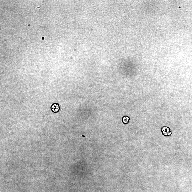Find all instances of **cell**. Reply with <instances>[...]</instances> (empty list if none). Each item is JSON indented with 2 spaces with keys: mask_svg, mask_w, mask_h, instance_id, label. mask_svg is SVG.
Returning a JSON list of instances; mask_svg holds the SVG:
<instances>
[{
  "mask_svg": "<svg viewBox=\"0 0 192 192\" xmlns=\"http://www.w3.org/2000/svg\"><path fill=\"white\" fill-rule=\"evenodd\" d=\"M161 132L163 135L165 137H170L172 134V132L169 127H163L161 129Z\"/></svg>",
  "mask_w": 192,
  "mask_h": 192,
  "instance_id": "obj_1",
  "label": "cell"
},
{
  "mask_svg": "<svg viewBox=\"0 0 192 192\" xmlns=\"http://www.w3.org/2000/svg\"><path fill=\"white\" fill-rule=\"evenodd\" d=\"M51 109L52 111L54 113H57L60 110V107L58 104L54 103L52 105L51 107Z\"/></svg>",
  "mask_w": 192,
  "mask_h": 192,
  "instance_id": "obj_2",
  "label": "cell"
},
{
  "mask_svg": "<svg viewBox=\"0 0 192 192\" xmlns=\"http://www.w3.org/2000/svg\"><path fill=\"white\" fill-rule=\"evenodd\" d=\"M130 119L128 116H124L122 117V121L124 124L127 125L129 124L130 121Z\"/></svg>",
  "mask_w": 192,
  "mask_h": 192,
  "instance_id": "obj_3",
  "label": "cell"
}]
</instances>
